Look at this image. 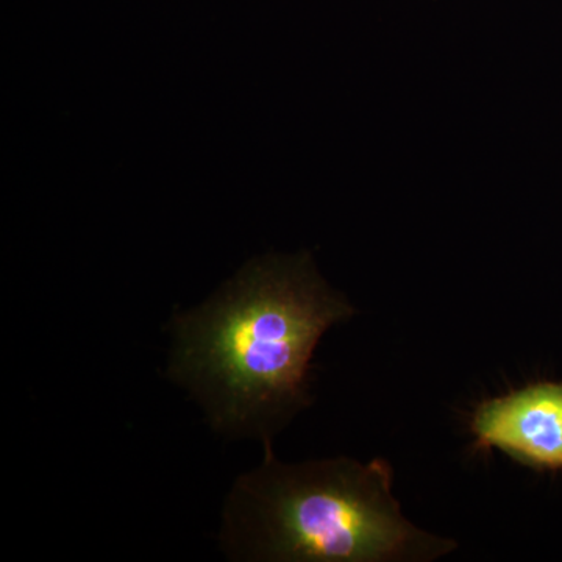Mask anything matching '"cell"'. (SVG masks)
Masks as SVG:
<instances>
[{
    "label": "cell",
    "mask_w": 562,
    "mask_h": 562,
    "mask_svg": "<svg viewBox=\"0 0 562 562\" xmlns=\"http://www.w3.org/2000/svg\"><path fill=\"white\" fill-rule=\"evenodd\" d=\"M355 313L308 255L262 258L176 317L169 375L217 430L269 441L310 405V362L322 336Z\"/></svg>",
    "instance_id": "cell-1"
},
{
    "label": "cell",
    "mask_w": 562,
    "mask_h": 562,
    "mask_svg": "<svg viewBox=\"0 0 562 562\" xmlns=\"http://www.w3.org/2000/svg\"><path fill=\"white\" fill-rule=\"evenodd\" d=\"M260 468L235 483L222 543L231 558L280 562H424L457 542L414 527L392 494L386 460L284 464L265 441Z\"/></svg>",
    "instance_id": "cell-2"
},
{
    "label": "cell",
    "mask_w": 562,
    "mask_h": 562,
    "mask_svg": "<svg viewBox=\"0 0 562 562\" xmlns=\"http://www.w3.org/2000/svg\"><path fill=\"white\" fill-rule=\"evenodd\" d=\"M471 431L480 450L497 449L542 472H562V383L528 384L483 402Z\"/></svg>",
    "instance_id": "cell-3"
}]
</instances>
